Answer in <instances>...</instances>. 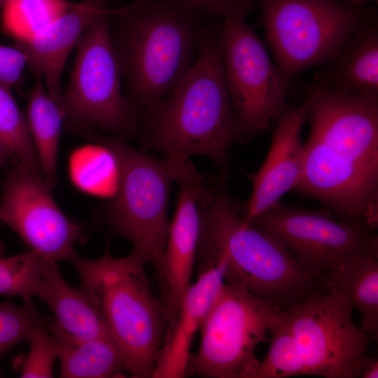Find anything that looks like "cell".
<instances>
[{
    "label": "cell",
    "instance_id": "obj_1",
    "mask_svg": "<svg viewBox=\"0 0 378 378\" xmlns=\"http://www.w3.org/2000/svg\"><path fill=\"white\" fill-rule=\"evenodd\" d=\"M310 132L293 190L340 220L373 232L378 224V93L305 88Z\"/></svg>",
    "mask_w": 378,
    "mask_h": 378
},
{
    "label": "cell",
    "instance_id": "obj_2",
    "mask_svg": "<svg viewBox=\"0 0 378 378\" xmlns=\"http://www.w3.org/2000/svg\"><path fill=\"white\" fill-rule=\"evenodd\" d=\"M107 18L123 93L140 120L189 72L212 19L183 0H134Z\"/></svg>",
    "mask_w": 378,
    "mask_h": 378
},
{
    "label": "cell",
    "instance_id": "obj_3",
    "mask_svg": "<svg viewBox=\"0 0 378 378\" xmlns=\"http://www.w3.org/2000/svg\"><path fill=\"white\" fill-rule=\"evenodd\" d=\"M219 22L210 20L193 66L165 99L140 118L137 133L148 148L167 156L207 157L225 179L239 134L224 78Z\"/></svg>",
    "mask_w": 378,
    "mask_h": 378
},
{
    "label": "cell",
    "instance_id": "obj_4",
    "mask_svg": "<svg viewBox=\"0 0 378 378\" xmlns=\"http://www.w3.org/2000/svg\"><path fill=\"white\" fill-rule=\"evenodd\" d=\"M222 260L225 282L244 286L256 298L285 309L323 287L279 241L245 220L242 205L209 186L201 204L198 270Z\"/></svg>",
    "mask_w": 378,
    "mask_h": 378
},
{
    "label": "cell",
    "instance_id": "obj_5",
    "mask_svg": "<svg viewBox=\"0 0 378 378\" xmlns=\"http://www.w3.org/2000/svg\"><path fill=\"white\" fill-rule=\"evenodd\" d=\"M353 309L326 286L278 309L269 325L270 349L252 378H358L371 338L354 324Z\"/></svg>",
    "mask_w": 378,
    "mask_h": 378
},
{
    "label": "cell",
    "instance_id": "obj_6",
    "mask_svg": "<svg viewBox=\"0 0 378 378\" xmlns=\"http://www.w3.org/2000/svg\"><path fill=\"white\" fill-rule=\"evenodd\" d=\"M66 260L118 344L127 372L134 378H151L168 319L164 300L152 290L145 258L132 250L123 258L106 252L90 260L74 251Z\"/></svg>",
    "mask_w": 378,
    "mask_h": 378
},
{
    "label": "cell",
    "instance_id": "obj_7",
    "mask_svg": "<svg viewBox=\"0 0 378 378\" xmlns=\"http://www.w3.org/2000/svg\"><path fill=\"white\" fill-rule=\"evenodd\" d=\"M83 135L106 146L118 169V186L106 212V221L117 234L130 241L155 272L164 291L162 260L169 222L167 217L172 181L167 161L134 148L113 135L87 130Z\"/></svg>",
    "mask_w": 378,
    "mask_h": 378
},
{
    "label": "cell",
    "instance_id": "obj_8",
    "mask_svg": "<svg viewBox=\"0 0 378 378\" xmlns=\"http://www.w3.org/2000/svg\"><path fill=\"white\" fill-rule=\"evenodd\" d=\"M260 6L276 64L291 81L329 62L360 25L378 15L374 7L342 0H260Z\"/></svg>",
    "mask_w": 378,
    "mask_h": 378
},
{
    "label": "cell",
    "instance_id": "obj_9",
    "mask_svg": "<svg viewBox=\"0 0 378 378\" xmlns=\"http://www.w3.org/2000/svg\"><path fill=\"white\" fill-rule=\"evenodd\" d=\"M108 8L94 18L78 40L59 105L64 125L74 132L99 130L125 139L137 134L139 120L123 93Z\"/></svg>",
    "mask_w": 378,
    "mask_h": 378
},
{
    "label": "cell",
    "instance_id": "obj_10",
    "mask_svg": "<svg viewBox=\"0 0 378 378\" xmlns=\"http://www.w3.org/2000/svg\"><path fill=\"white\" fill-rule=\"evenodd\" d=\"M219 37L228 94L236 116L239 142L271 130L288 111L291 83L271 59L245 19L220 20Z\"/></svg>",
    "mask_w": 378,
    "mask_h": 378
},
{
    "label": "cell",
    "instance_id": "obj_11",
    "mask_svg": "<svg viewBox=\"0 0 378 378\" xmlns=\"http://www.w3.org/2000/svg\"><path fill=\"white\" fill-rule=\"evenodd\" d=\"M278 307L251 294L244 286L225 282L201 328L189 373L206 378H252L259 364L258 344L265 341Z\"/></svg>",
    "mask_w": 378,
    "mask_h": 378
},
{
    "label": "cell",
    "instance_id": "obj_12",
    "mask_svg": "<svg viewBox=\"0 0 378 378\" xmlns=\"http://www.w3.org/2000/svg\"><path fill=\"white\" fill-rule=\"evenodd\" d=\"M250 223L273 237L318 278L356 257L378 255L374 232L336 219L326 208L311 210L280 203Z\"/></svg>",
    "mask_w": 378,
    "mask_h": 378
},
{
    "label": "cell",
    "instance_id": "obj_13",
    "mask_svg": "<svg viewBox=\"0 0 378 378\" xmlns=\"http://www.w3.org/2000/svg\"><path fill=\"white\" fill-rule=\"evenodd\" d=\"M52 188L18 162L8 173L0 202V221L14 230L29 251L55 262L66 260L87 239L86 230L69 218Z\"/></svg>",
    "mask_w": 378,
    "mask_h": 378
},
{
    "label": "cell",
    "instance_id": "obj_14",
    "mask_svg": "<svg viewBox=\"0 0 378 378\" xmlns=\"http://www.w3.org/2000/svg\"><path fill=\"white\" fill-rule=\"evenodd\" d=\"M172 181L179 186L175 214L169 223L162 260L164 301L168 321L176 313L196 261L202 198L209 187L189 156L173 155L166 160Z\"/></svg>",
    "mask_w": 378,
    "mask_h": 378
},
{
    "label": "cell",
    "instance_id": "obj_15",
    "mask_svg": "<svg viewBox=\"0 0 378 378\" xmlns=\"http://www.w3.org/2000/svg\"><path fill=\"white\" fill-rule=\"evenodd\" d=\"M307 114L308 106L304 100L279 120L262 164L255 173L248 175L252 192L247 202L242 205L246 221L250 223L277 206L282 197L293 190L302 167L304 141L301 133Z\"/></svg>",
    "mask_w": 378,
    "mask_h": 378
},
{
    "label": "cell",
    "instance_id": "obj_16",
    "mask_svg": "<svg viewBox=\"0 0 378 378\" xmlns=\"http://www.w3.org/2000/svg\"><path fill=\"white\" fill-rule=\"evenodd\" d=\"M225 266L218 260L198 270L179 307L169 321L151 378H183L188 375L190 349L197 332L225 284Z\"/></svg>",
    "mask_w": 378,
    "mask_h": 378
},
{
    "label": "cell",
    "instance_id": "obj_17",
    "mask_svg": "<svg viewBox=\"0 0 378 378\" xmlns=\"http://www.w3.org/2000/svg\"><path fill=\"white\" fill-rule=\"evenodd\" d=\"M115 1L80 0L29 40L16 42L34 75L43 79L48 93L59 104L61 79L70 53L94 18Z\"/></svg>",
    "mask_w": 378,
    "mask_h": 378
},
{
    "label": "cell",
    "instance_id": "obj_18",
    "mask_svg": "<svg viewBox=\"0 0 378 378\" xmlns=\"http://www.w3.org/2000/svg\"><path fill=\"white\" fill-rule=\"evenodd\" d=\"M310 85L344 93H378V15L360 25Z\"/></svg>",
    "mask_w": 378,
    "mask_h": 378
},
{
    "label": "cell",
    "instance_id": "obj_19",
    "mask_svg": "<svg viewBox=\"0 0 378 378\" xmlns=\"http://www.w3.org/2000/svg\"><path fill=\"white\" fill-rule=\"evenodd\" d=\"M56 262L42 257L37 295L54 314L50 330L83 340L110 335L99 312L80 288H71L62 276Z\"/></svg>",
    "mask_w": 378,
    "mask_h": 378
},
{
    "label": "cell",
    "instance_id": "obj_20",
    "mask_svg": "<svg viewBox=\"0 0 378 378\" xmlns=\"http://www.w3.org/2000/svg\"><path fill=\"white\" fill-rule=\"evenodd\" d=\"M323 284L342 294L360 316V328L378 335V255L365 254L344 262L322 277Z\"/></svg>",
    "mask_w": 378,
    "mask_h": 378
},
{
    "label": "cell",
    "instance_id": "obj_21",
    "mask_svg": "<svg viewBox=\"0 0 378 378\" xmlns=\"http://www.w3.org/2000/svg\"><path fill=\"white\" fill-rule=\"evenodd\" d=\"M51 333L58 345L61 377H125L127 372L125 360L111 335L78 340Z\"/></svg>",
    "mask_w": 378,
    "mask_h": 378
},
{
    "label": "cell",
    "instance_id": "obj_22",
    "mask_svg": "<svg viewBox=\"0 0 378 378\" xmlns=\"http://www.w3.org/2000/svg\"><path fill=\"white\" fill-rule=\"evenodd\" d=\"M27 120L43 179L52 188L57 182L58 149L64 125L59 104L47 92L43 79L34 75Z\"/></svg>",
    "mask_w": 378,
    "mask_h": 378
},
{
    "label": "cell",
    "instance_id": "obj_23",
    "mask_svg": "<svg viewBox=\"0 0 378 378\" xmlns=\"http://www.w3.org/2000/svg\"><path fill=\"white\" fill-rule=\"evenodd\" d=\"M0 141L20 164L43 178L27 117L20 108L10 88L1 83Z\"/></svg>",
    "mask_w": 378,
    "mask_h": 378
},
{
    "label": "cell",
    "instance_id": "obj_24",
    "mask_svg": "<svg viewBox=\"0 0 378 378\" xmlns=\"http://www.w3.org/2000/svg\"><path fill=\"white\" fill-rule=\"evenodd\" d=\"M72 4L65 0H13L3 8L1 25L16 42L25 41Z\"/></svg>",
    "mask_w": 378,
    "mask_h": 378
},
{
    "label": "cell",
    "instance_id": "obj_25",
    "mask_svg": "<svg viewBox=\"0 0 378 378\" xmlns=\"http://www.w3.org/2000/svg\"><path fill=\"white\" fill-rule=\"evenodd\" d=\"M42 257L29 251L18 255L0 257V295L21 297L36 295Z\"/></svg>",
    "mask_w": 378,
    "mask_h": 378
},
{
    "label": "cell",
    "instance_id": "obj_26",
    "mask_svg": "<svg viewBox=\"0 0 378 378\" xmlns=\"http://www.w3.org/2000/svg\"><path fill=\"white\" fill-rule=\"evenodd\" d=\"M49 319L46 317L36 323L28 336L30 349L19 365L21 377H54L53 368L59 351L57 340L48 327Z\"/></svg>",
    "mask_w": 378,
    "mask_h": 378
},
{
    "label": "cell",
    "instance_id": "obj_27",
    "mask_svg": "<svg viewBox=\"0 0 378 378\" xmlns=\"http://www.w3.org/2000/svg\"><path fill=\"white\" fill-rule=\"evenodd\" d=\"M45 318L31 298L24 300L20 307L0 303V356L18 344L27 342L35 324Z\"/></svg>",
    "mask_w": 378,
    "mask_h": 378
},
{
    "label": "cell",
    "instance_id": "obj_28",
    "mask_svg": "<svg viewBox=\"0 0 378 378\" xmlns=\"http://www.w3.org/2000/svg\"><path fill=\"white\" fill-rule=\"evenodd\" d=\"M211 19H245L255 8L257 0H183Z\"/></svg>",
    "mask_w": 378,
    "mask_h": 378
},
{
    "label": "cell",
    "instance_id": "obj_29",
    "mask_svg": "<svg viewBox=\"0 0 378 378\" xmlns=\"http://www.w3.org/2000/svg\"><path fill=\"white\" fill-rule=\"evenodd\" d=\"M28 64L26 54L17 46L0 45V83L9 88L18 83Z\"/></svg>",
    "mask_w": 378,
    "mask_h": 378
},
{
    "label": "cell",
    "instance_id": "obj_30",
    "mask_svg": "<svg viewBox=\"0 0 378 378\" xmlns=\"http://www.w3.org/2000/svg\"><path fill=\"white\" fill-rule=\"evenodd\" d=\"M378 360L376 357L363 358L359 365L358 378H377Z\"/></svg>",
    "mask_w": 378,
    "mask_h": 378
},
{
    "label": "cell",
    "instance_id": "obj_31",
    "mask_svg": "<svg viewBox=\"0 0 378 378\" xmlns=\"http://www.w3.org/2000/svg\"><path fill=\"white\" fill-rule=\"evenodd\" d=\"M344 3L355 7H364L368 3H377L378 0H342Z\"/></svg>",
    "mask_w": 378,
    "mask_h": 378
},
{
    "label": "cell",
    "instance_id": "obj_32",
    "mask_svg": "<svg viewBox=\"0 0 378 378\" xmlns=\"http://www.w3.org/2000/svg\"><path fill=\"white\" fill-rule=\"evenodd\" d=\"M13 155L6 146L0 141V166H1L7 160Z\"/></svg>",
    "mask_w": 378,
    "mask_h": 378
},
{
    "label": "cell",
    "instance_id": "obj_33",
    "mask_svg": "<svg viewBox=\"0 0 378 378\" xmlns=\"http://www.w3.org/2000/svg\"><path fill=\"white\" fill-rule=\"evenodd\" d=\"M12 1H13V0H0V9L4 8L6 6H7Z\"/></svg>",
    "mask_w": 378,
    "mask_h": 378
},
{
    "label": "cell",
    "instance_id": "obj_34",
    "mask_svg": "<svg viewBox=\"0 0 378 378\" xmlns=\"http://www.w3.org/2000/svg\"><path fill=\"white\" fill-rule=\"evenodd\" d=\"M3 248H4V246H3L2 243H1V241H0V254L3 251Z\"/></svg>",
    "mask_w": 378,
    "mask_h": 378
}]
</instances>
